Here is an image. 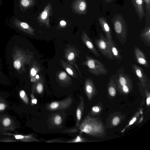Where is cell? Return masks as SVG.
<instances>
[{"instance_id":"484cf974","label":"cell","mask_w":150,"mask_h":150,"mask_svg":"<svg viewBox=\"0 0 150 150\" xmlns=\"http://www.w3.org/2000/svg\"><path fill=\"white\" fill-rule=\"evenodd\" d=\"M11 123L10 119L8 117L5 118L4 120L3 123L4 126L7 127L9 126Z\"/></svg>"},{"instance_id":"52a82bcc","label":"cell","mask_w":150,"mask_h":150,"mask_svg":"<svg viewBox=\"0 0 150 150\" xmlns=\"http://www.w3.org/2000/svg\"><path fill=\"white\" fill-rule=\"evenodd\" d=\"M131 68L133 73L141 81V85L144 86H146V83L149 82V80L144 70L135 64H132Z\"/></svg>"},{"instance_id":"ba28073f","label":"cell","mask_w":150,"mask_h":150,"mask_svg":"<svg viewBox=\"0 0 150 150\" xmlns=\"http://www.w3.org/2000/svg\"><path fill=\"white\" fill-rule=\"evenodd\" d=\"M134 58L138 63L146 67H149V63L145 54L138 47H134Z\"/></svg>"},{"instance_id":"e0dca14e","label":"cell","mask_w":150,"mask_h":150,"mask_svg":"<svg viewBox=\"0 0 150 150\" xmlns=\"http://www.w3.org/2000/svg\"><path fill=\"white\" fill-rule=\"evenodd\" d=\"M85 89L86 92L88 96L91 95L95 90L94 86L91 78H87L85 82Z\"/></svg>"},{"instance_id":"f1b7e54d","label":"cell","mask_w":150,"mask_h":150,"mask_svg":"<svg viewBox=\"0 0 150 150\" xmlns=\"http://www.w3.org/2000/svg\"><path fill=\"white\" fill-rule=\"evenodd\" d=\"M120 119L117 117H115L112 120V123L114 125H117L120 122Z\"/></svg>"},{"instance_id":"9a60e30c","label":"cell","mask_w":150,"mask_h":150,"mask_svg":"<svg viewBox=\"0 0 150 150\" xmlns=\"http://www.w3.org/2000/svg\"><path fill=\"white\" fill-rule=\"evenodd\" d=\"M63 67L67 73L73 77L76 78L78 74L71 65L63 60L60 61Z\"/></svg>"},{"instance_id":"e575fe53","label":"cell","mask_w":150,"mask_h":150,"mask_svg":"<svg viewBox=\"0 0 150 150\" xmlns=\"http://www.w3.org/2000/svg\"><path fill=\"white\" fill-rule=\"evenodd\" d=\"M92 110L95 112H98L100 110L99 108L97 106H95L93 107L92 108Z\"/></svg>"},{"instance_id":"83f0119b","label":"cell","mask_w":150,"mask_h":150,"mask_svg":"<svg viewBox=\"0 0 150 150\" xmlns=\"http://www.w3.org/2000/svg\"><path fill=\"white\" fill-rule=\"evenodd\" d=\"M33 92L31 95V104L32 105H33L36 104L37 103V100L35 98L33 94V91H32Z\"/></svg>"},{"instance_id":"3957f363","label":"cell","mask_w":150,"mask_h":150,"mask_svg":"<svg viewBox=\"0 0 150 150\" xmlns=\"http://www.w3.org/2000/svg\"><path fill=\"white\" fill-rule=\"evenodd\" d=\"M112 77L115 78L119 88L125 93L129 92L132 86V79L130 75L125 72L122 67L119 69L116 74Z\"/></svg>"},{"instance_id":"8992f818","label":"cell","mask_w":150,"mask_h":150,"mask_svg":"<svg viewBox=\"0 0 150 150\" xmlns=\"http://www.w3.org/2000/svg\"><path fill=\"white\" fill-rule=\"evenodd\" d=\"M73 100L70 96L66 99L59 101L53 102L47 105L46 109L50 111L65 110L68 108L71 105Z\"/></svg>"},{"instance_id":"d4e9b609","label":"cell","mask_w":150,"mask_h":150,"mask_svg":"<svg viewBox=\"0 0 150 150\" xmlns=\"http://www.w3.org/2000/svg\"><path fill=\"white\" fill-rule=\"evenodd\" d=\"M48 13L47 9H45L41 13L40 15V18L42 21L45 20L48 16Z\"/></svg>"},{"instance_id":"5b68a950","label":"cell","mask_w":150,"mask_h":150,"mask_svg":"<svg viewBox=\"0 0 150 150\" xmlns=\"http://www.w3.org/2000/svg\"><path fill=\"white\" fill-rule=\"evenodd\" d=\"M64 55L67 62L76 69L80 76L82 77L81 73L76 62V57L79 56L78 51L75 48L68 46L65 50Z\"/></svg>"},{"instance_id":"9c48e42d","label":"cell","mask_w":150,"mask_h":150,"mask_svg":"<svg viewBox=\"0 0 150 150\" xmlns=\"http://www.w3.org/2000/svg\"><path fill=\"white\" fill-rule=\"evenodd\" d=\"M81 39L83 43L96 57H98L100 56L99 53L94 46L92 40L84 31L82 32Z\"/></svg>"},{"instance_id":"ab89813d","label":"cell","mask_w":150,"mask_h":150,"mask_svg":"<svg viewBox=\"0 0 150 150\" xmlns=\"http://www.w3.org/2000/svg\"><path fill=\"white\" fill-rule=\"evenodd\" d=\"M107 0V1H109V0Z\"/></svg>"},{"instance_id":"7c38bea8","label":"cell","mask_w":150,"mask_h":150,"mask_svg":"<svg viewBox=\"0 0 150 150\" xmlns=\"http://www.w3.org/2000/svg\"><path fill=\"white\" fill-rule=\"evenodd\" d=\"M131 1L138 15L140 21L141 19H142L143 17L144 13L143 0H131Z\"/></svg>"},{"instance_id":"7a4b0ae2","label":"cell","mask_w":150,"mask_h":150,"mask_svg":"<svg viewBox=\"0 0 150 150\" xmlns=\"http://www.w3.org/2000/svg\"><path fill=\"white\" fill-rule=\"evenodd\" d=\"M112 21L117 38L121 44L124 45L127 38L128 31L125 21L121 16H117L114 18Z\"/></svg>"},{"instance_id":"8d00e7d4","label":"cell","mask_w":150,"mask_h":150,"mask_svg":"<svg viewBox=\"0 0 150 150\" xmlns=\"http://www.w3.org/2000/svg\"><path fill=\"white\" fill-rule=\"evenodd\" d=\"M60 25L62 26H65L66 24V23L65 21H61L60 22Z\"/></svg>"},{"instance_id":"d6986e66","label":"cell","mask_w":150,"mask_h":150,"mask_svg":"<svg viewBox=\"0 0 150 150\" xmlns=\"http://www.w3.org/2000/svg\"><path fill=\"white\" fill-rule=\"evenodd\" d=\"M15 137L18 139H23L28 142H39V141L35 138L32 135L23 136L21 135H14Z\"/></svg>"},{"instance_id":"ac0fdd59","label":"cell","mask_w":150,"mask_h":150,"mask_svg":"<svg viewBox=\"0 0 150 150\" xmlns=\"http://www.w3.org/2000/svg\"><path fill=\"white\" fill-rule=\"evenodd\" d=\"M110 44L111 51L114 57L117 60H121L122 56L119 52L114 41L110 42Z\"/></svg>"},{"instance_id":"74e56055","label":"cell","mask_w":150,"mask_h":150,"mask_svg":"<svg viewBox=\"0 0 150 150\" xmlns=\"http://www.w3.org/2000/svg\"><path fill=\"white\" fill-rule=\"evenodd\" d=\"M136 117L133 118L129 123V125H131L136 120Z\"/></svg>"},{"instance_id":"4dcf8cb0","label":"cell","mask_w":150,"mask_h":150,"mask_svg":"<svg viewBox=\"0 0 150 150\" xmlns=\"http://www.w3.org/2000/svg\"><path fill=\"white\" fill-rule=\"evenodd\" d=\"M14 66L16 69H19L21 67V64L20 62L18 60L15 61L14 62Z\"/></svg>"},{"instance_id":"d590c367","label":"cell","mask_w":150,"mask_h":150,"mask_svg":"<svg viewBox=\"0 0 150 150\" xmlns=\"http://www.w3.org/2000/svg\"><path fill=\"white\" fill-rule=\"evenodd\" d=\"M5 105L4 103L0 104V110H3L5 109Z\"/></svg>"},{"instance_id":"30bf717a","label":"cell","mask_w":150,"mask_h":150,"mask_svg":"<svg viewBox=\"0 0 150 150\" xmlns=\"http://www.w3.org/2000/svg\"><path fill=\"white\" fill-rule=\"evenodd\" d=\"M99 21L106 38L110 42L114 41L112 38L110 29L106 20L104 18L100 17Z\"/></svg>"},{"instance_id":"277c9868","label":"cell","mask_w":150,"mask_h":150,"mask_svg":"<svg viewBox=\"0 0 150 150\" xmlns=\"http://www.w3.org/2000/svg\"><path fill=\"white\" fill-rule=\"evenodd\" d=\"M95 44L102 54L110 60L114 59L112 54L110 42L102 33L100 34L99 39H96Z\"/></svg>"},{"instance_id":"4316f807","label":"cell","mask_w":150,"mask_h":150,"mask_svg":"<svg viewBox=\"0 0 150 150\" xmlns=\"http://www.w3.org/2000/svg\"><path fill=\"white\" fill-rule=\"evenodd\" d=\"M78 129L75 127L70 129H65L63 131V132L68 133H74L77 132Z\"/></svg>"},{"instance_id":"6da1fadb","label":"cell","mask_w":150,"mask_h":150,"mask_svg":"<svg viewBox=\"0 0 150 150\" xmlns=\"http://www.w3.org/2000/svg\"><path fill=\"white\" fill-rule=\"evenodd\" d=\"M86 60L82 63L83 65L88 68V72L96 76L106 75L108 70L100 61L88 55L86 56Z\"/></svg>"},{"instance_id":"cb8c5ba5","label":"cell","mask_w":150,"mask_h":150,"mask_svg":"<svg viewBox=\"0 0 150 150\" xmlns=\"http://www.w3.org/2000/svg\"><path fill=\"white\" fill-rule=\"evenodd\" d=\"M83 141V139L80 136H78L74 139L70 141H67L65 142L67 143H76L82 142Z\"/></svg>"},{"instance_id":"8fae6325","label":"cell","mask_w":150,"mask_h":150,"mask_svg":"<svg viewBox=\"0 0 150 150\" xmlns=\"http://www.w3.org/2000/svg\"><path fill=\"white\" fill-rule=\"evenodd\" d=\"M139 37L145 45L150 47V26L149 25H146L142 30Z\"/></svg>"},{"instance_id":"ffe728a7","label":"cell","mask_w":150,"mask_h":150,"mask_svg":"<svg viewBox=\"0 0 150 150\" xmlns=\"http://www.w3.org/2000/svg\"><path fill=\"white\" fill-rule=\"evenodd\" d=\"M35 91L38 93L42 94L44 91V85L42 80L39 79L37 81L34 87Z\"/></svg>"},{"instance_id":"d6a6232c","label":"cell","mask_w":150,"mask_h":150,"mask_svg":"<svg viewBox=\"0 0 150 150\" xmlns=\"http://www.w3.org/2000/svg\"><path fill=\"white\" fill-rule=\"evenodd\" d=\"M61 139H54L48 140L47 141V142H64V141Z\"/></svg>"},{"instance_id":"5bb4252c","label":"cell","mask_w":150,"mask_h":150,"mask_svg":"<svg viewBox=\"0 0 150 150\" xmlns=\"http://www.w3.org/2000/svg\"><path fill=\"white\" fill-rule=\"evenodd\" d=\"M63 120L62 115L59 113H56L52 116L50 122L52 126L59 127L62 125Z\"/></svg>"},{"instance_id":"836d02e7","label":"cell","mask_w":150,"mask_h":150,"mask_svg":"<svg viewBox=\"0 0 150 150\" xmlns=\"http://www.w3.org/2000/svg\"><path fill=\"white\" fill-rule=\"evenodd\" d=\"M20 25L22 28L25 29H28L30 28L29 25L25 22H21Z\"/></svg>"},{"instance_id":"2e32d148","label":"cell","mask_w":150,"mask_h":150,"mask_svg":"<svg viewBox=\"0 0 150 150\" xmlns=\"http://www.w3.org/2000/svg\"><path fill=\"white\" fill-rule=\"evenodd\" d=\"M57 77L58 81L63 84H68L71 80L70 77L64 71L58 72Z\"/></svg>"},{"instance_id":"4fadbf2b","label":"cell","mask_w":150,"mask_h":150,"mask_svg":"<svg viewBox=\"0 0 150 150\" xmlns=\"http://www.w3.org/2000/svg\"><path fill=\"white\" fill-rule=\"evenodd\" d=\"M80 102L77 107L76 112V126L77 127H78L80 125V122L82 117L84 107V102L82 97H80Z\"/></svg>"},{"instance_id":"f546056e","label":"cell","mask_w":150,"mask_h":150,"mask_svg":"<svg viewBox=\"0 0 150 150\" xmlns=\"http://www.w3.org/2000/svg\"><path fill=\"white\" fill-rule=\"evenodd\" d=\"M146 4V8L148 13L150 14V0H144Z\"/></svg>"},{"instance_id":"44dd1931","label":"cell","mask_w":150,"mask_h":150,"mask_svg":"<svg viewBox=\"0 0 150 150\" xmlns=\"http://www.w3.org/2000/svg\"><path fill=\"white\" fill-rule=\"evenodd\" d=\"M77 8L79 11L83 12L86 9V4L83 0H81L78 3Z\"/></svg>"},{"instance_id":"7402d4cb","label":"cell","mask_w":150,"mask_h":150,"mask_svg":"<svg viewBox=\"0 0 150 150\" xmlns=\"http://www.w3.org/2000/svg\"><path fill=\"white\" fill-rule=\"evenodd\" d=\"M33 67L30 70V74L32 77L36 76L37 74L39 72L40 70V68L38 65Z\"/></svg>"},{"instance_id":"1f68e13d","label":"cell","mask_w":150,"mask_h":150,"mask_svg":"<svg viewBox=\"0 0 150 150\" xmlns=\"http://www.w3.org/2000/svg\"><path fill=\"white\" fill-rule=\"evenodd\" d=\"M21 3L23 6L27 7L29 5L30 2L29 0H22Z\"/></svg>"},{"instance_id":"f35d334b","label":"cell","mask_w":150,"mask_h":150,"mask_svg":"<svg viewBox=\"0 0 150 150\" xmlns=\"http://www.w3.org/2000/svg\"><path fill=\"white\" fill-rule=\"evenodd\" d=\"M150 97H149L147 98L146 99V103L147 105H149L150 104Z\"/></svg>"},{"instance_id":"603a6c76","label":"cell","mask_w":150,"mask_h":150,"mask_svg":"<svg viewBox=\"0 0 150 150\" xmlns=\"http://www.w3.org/2000/svg\"><path fill=\"white\" fill-rule=\"evenodd\" d=\"M19 95L20 97L24 102L28 104L29 103L28 99L25 91L23 90L21 91L20 92Z\"/></svg>"}]
</instances>
